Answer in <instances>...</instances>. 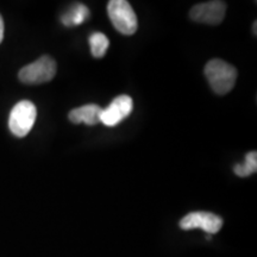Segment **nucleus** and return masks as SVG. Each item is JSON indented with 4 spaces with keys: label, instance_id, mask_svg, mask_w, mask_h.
<instances>
[{
    "label": "nucleus",
    "instance_id": "f257e3e1",
    "mask_svg": "<svg viewBox=\"0 0 257 257\" xmlns=\"http://www.w3.org/2000/svg\"><path fill=\"white\" fill-rule=\"evenodd\" d=\"M204 72L212 91L217 94H227L236 85L237 69L223 60L214 59L208 61Z\"/></svg>",
    "mask_w": 257,
    "mask_h": 257
},
{
    "label": "nucleus",
    "instance_id": "f03ea898",
    "mask_svg": "<svg viewBox=\"0 0 257 257\" xmlns=\"http://www.w3.org/2000/svg\"><path fill=\"white\" fill-rule=\"evenodd\" d=\"M107 14L113 27L120 34L131 36L137 31L138 22L136 14L125 0H111L107 4Z\"/></svg>",
    "mask_w": 257,
    "mask_h": 257
},
{
    "label": "nucleus",
    "instance_id": "7ed1b4c3",
    "mask_svg": "<svg viewBox=\"0 0 257 257\" xmlns=\"http://www.w3.org/2000/svg\"><path fill=\"white\" fill-rule=\"evenodd\" d=\"M56 62L50 56H42L19 70L18 78L27 85H40L50 81L56 75Z\"/></svg>",
    "mask_w": 257,
    "mask_h": 257
},
{
    "label": "nucleus",
    "instance_id": "20e7f679",
    "mask_svg": "<svg viewBox=\"0 0 257 257\" xmlns=\"http://www.w3.org/2000/svg\"><path fill=\"white\" fill-rule=\"evenodd\" d=\"M37 117L36 106L29 100H22L15 105L10 113L9 127L11 133L19 138L30 133Z\"/></svg>",
    "mask_w": 257,
    "mask_h": 257
},
{
    "label": "nucleus",
    "instance_id": "39448f33",
    "mask_svg": "<svg viewBox=\"0 0 257 257\" xmlns=\"http://www.w3.org/2000/svg\"><path fill=\"white\" fill-rule=\"evenodd\" d=\"M225 12L226 4L219 0H213L193 6L189 12V17L197 23L218 25L224 21Z\"/></svg>",
    "mask_w": 257,
    "mask_h": 257
},
{
    "label": "nucleus",
    "instance_id": "423d86ee",
    "mask_svg": "<svg viewBox=\"0 0 257 257\" xmlns=\"http://www.w3.org/2000/svg\"><path fill=\"white\" fill-rule=\"evenodd\" d=\"M223 226V219L210 212H192L180 220L182 230L202 229L205 232L214 234Z\"/></svg>",
    "mask_w": 257,
    "mask_h": 257
},
{
    "label": "nucleus",
    "instance_id": "0eeeda50",
    "mask_svg": "<svg viewBox=\"0 0 257 257\" xmlns=\"http://www.w3.org/2000/svg\"><path fill=\"white\" fill-rule=\"evenodd\" d=\"M134 108V101L128 95H119L106 108H102L100 121L106 126H115L130 115Z\"/></svg>",
    "mask_w": 257,
    "mask_h": 257
},
{
    "label": "nucleus",
    "instance_id": "6e6552de",
    "mask_svg": "<svg viewBox=\"0 0 257 257\" xmlns=\"http://www.w3.org/2000/svg\"><path fill=\"white\" fill-rule=\"evenodd\" d=\"M102 108L95 104L83 105L81 107L74 108L69 112L68 118L74 124L85 123L87 125H95L100 123V114Z\"/></svg>",
    "mask_w": 257,
    "mask_h": 257
},
{
    "label": "nucleus",
    "instance_id": "1a4fd4ad",
    "mask_svg": "<svg viewBox=\"0 0 257 257\" xmlns=\"http://www.w3.org/2000/svg\"><path fill=\"white\" fill-rule=\"evenodd\" d=\"M89 16V10L87 6L78 4L74 6L73 9H70L67 14H64L61 18L62 23L66 27H72V25H80L82 24Z\"/></svg>",
    "mask_w": 257,
    "mask_h": 257
},
{
    "label": "nucleus",
    "instance_id": "9d476101",
    "mask_svg": "<svg viewBox=\"0 0 257 257\" xmlns=\"http://www.w3.org/2000/svg\"><path fill=\"white\" fill-rule=\"evenodd\" d=\"M89 47H91L92 55L96 59H100L110 47V41L102 32H94L89 36Z\"/></svg>",
    "mask_w": 257,
    "mask_h": 257
},
{
    "label": "nucleus",
    "instance_id": "9b49d317",
    "mask_svg": "<svg viewBox=\"0 0 257 257\" xmlns=\"http://www.w3.org/2000/svg\"><path fill=\"white\" fill-rule=\"evenodd\" d=\"M234 174L239 178H246V176L253 174L257 172V153L250 152L246 154L245 162L243 165L234 166Z\"/></svg>",
    "mask_w": 257,
    "mask_h": 257
},
{
    "label": "nucleus",
    "instance_id": "f8f14e48",
    "mask_svg": "<svg viewBox=\"0 0 257 257\" xmlns=\"http://www.w3.org/2000/svg\"><path fill=\"white\" fill-rule=\"evenodd\" d=\"M3 38H4V21H3L2 15H0V43L3 42Z\"/></svg>",
    "mask_w": 257,
    "mask_h": 257
},
{
    "label": "nucleus",
    "instance_id": "ddd939ff",
    "mask_svg": "<svg viewBox=\"0 0 257 257\" xmlns=\"http://www.w3.org/2000/svg\"><path fill=\"white\" fill-rule=\"evenodd\" d=\"M256 28H257V23L255 22V23H253V35H255V36H256V34H257Z\"/></svg>",
    "mask_w": 257,
    "mask_h": 257
}]
</instances>
